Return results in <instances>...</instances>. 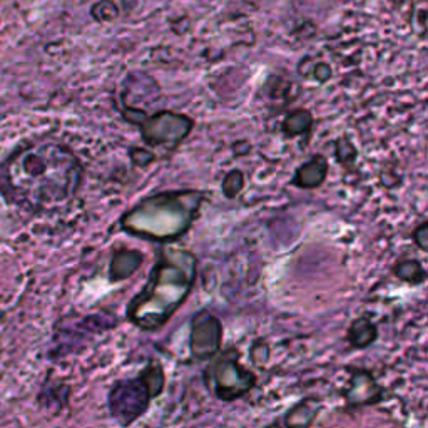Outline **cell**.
<instances>
[{"label":"cell","mask_w":428,"mask_h":428,"mask_svg":"<svg viewBox=\"0 0 428 428\" xmlns=\"http://www.w3.org/2000/svg\"><path fill=\"white\" fill-rule=\"evenodd\" d=\"M223 342V327L221 321L209 311H199L194 315L191 323V338H189V348L194 360H213L220 352Z\"/></svg>","instance_id":"4"},{"label":"cell","mask_w":428,"mask_h":428,"mask_svg":"<svg viewBox=\"0 0 428 428\" xmlns=\"http://www.w3.org/2000/svg\"><path fill=\"white\" fill-rule=\"evenodd\" d=\"M365 330H362V318L355 320L352 323V327H350L348 330V340L350 343L353 345V347L357 348H365L368 347V345L373 343L372 337H368V335L365 333H370V335H377V328L373 327V323H370V321L367 320V323H365Z\"/></svg>","instance_id":"6"},{"label":"cell","mask_w":428,"mask_h":428,"mask_svg":"<svg viewBox=\"0 0 428 428\" xmlns=\"http://www.w3.org/2000/svg\"><path fill=\"white\" fill-rule=\"evenodd\" d=\"M320 410V402L315 398H305L298 405L286 413L285 428H310Z\"/></svg>","instance_id":"5"},{"label":"cell","mask_w":428,"mask_h":428,"mask_svg":"<svg viewBox=\"0 0 428 428\" xmlns=\"http://www.w3.org/2000/svg\"><path fill=\"white\" fill-rule=\"evenodd\" d=\"M266 428H283L280 425V423H273V425H270V427H266Z\"/></svg>","instance_id":"7"},{"label":"cell","mask_w":428,"mask_h":428,"mask_svg":"<svg viewBox=\"0 0 428 428\" xmlns=\"http://www.w3.org/2000/svg\"><path fill=\"white\" fill-rule=\"evenodd\" d=\"M164 370L151 362L136 378L118 380L109 392V412L121 427L126 428L148 412L151 400L164 388Z\"/></svg>","instance_id":"2"},{"label":"cell","mask_w":428,"mask_h":428,"mask_svg":"<svg viewBox=\"0 0 428 428\" xmlns=\"http://www.w3.org/2000/svg\"><path fill=\"white\" fill-rule=\"evenodd\" d=\"M76 171V159L61 146H29L0 164V193L9 203L41 211L69 196Z\"/></svg>","instance_id":"1"},{"label":"cell","mask_w":428,"mask_h":428,"mask_svg":"<svg viewBox=\"0 0 428 428\" xmlns=\"http://www.w3.org/2000/svg\"><path fill=\"white\" fill-rule=\"evenodd\" d=\"M206 382L220 400L233 402L246 395L255 387L256 378L238 362L236 352L235 357L226 352L206 370Z\"/></svg>","instance_id":"3"}]
</instances>
